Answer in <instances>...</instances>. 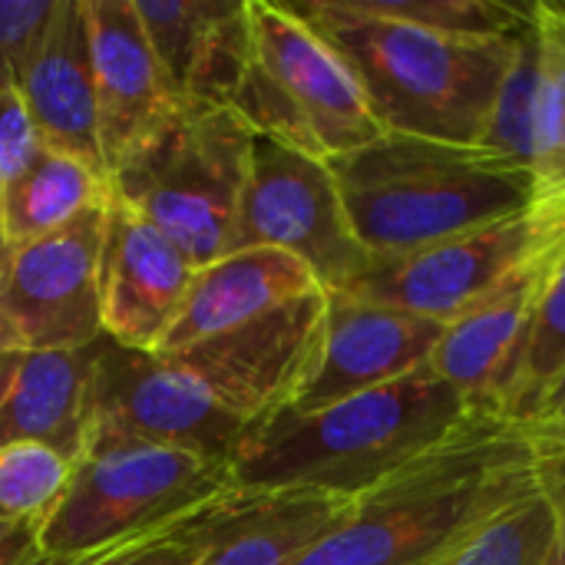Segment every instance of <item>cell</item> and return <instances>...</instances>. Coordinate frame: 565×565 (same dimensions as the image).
<instances>
[{
	"label": "cell",
	"mask_w": 565,
	"mask_h": 565,
	"mask_svg": "<svg viewBox=\"0 0 565 565\" xmlns=\"http://www.w3.org/2000/svg\"><path fill=\"white\" fill-rule=\"evenodd\" d=\"M536 493L540 450L526 424L470 414L444 444L358 497L295 565H447Z\"/></svg>",
	"instance_id": "cell-1"
},
{
	"label": "cell",
	"mask_w": 565,
	"mask_h": 565,
	"mask_svg": "<svg viewBox=\"0 0 565 565\" xmlns=\"http://www.w3.org/2000/svg\"><path fill=\"white\" fill-rule=\"evenodd\" d=\"M354 73L377 126L454 146H483L520 36H454L367 13L358 0L288 3Z\"/></svg>",
	"instance_id": "cell-2"
},
{
	"label": "cell",
	"mask_w": 565,
	"mask_h": 565,
	"mask_svg": "<svg viewBox=\"0 0 565 565\" xmlns=\"http://www.w3.org/2000/svg\"><path fill=\"white\" fill-rule=\"evenodd\" d=\"M470 414L430 367L315 414L281 411L232 454V490H318L358 500L444 444Z\"/></svg>",
	"instance_id": "cell-3"
},
{
	"label": "cell",
	"mask_w": 565,
	"mask_h": 565,
	"mask_svg": "<svg viewBox=\"0 0 565 565\" xmlns=\"http://www.w3.org/2000/svg\"><path fill=\"white\" fill-rule=\"evenodd\" d=\"M358 242L394 262L510 218L533 202L530 169L487 146L384 132L328 162Z\"/></svg>",
	"instance_id": "cell-4"
},
{
	"label": "cell",
	"mask_w": 565,
	"mask_h": 565,
	"mask_svg": "<svg viewBox=\"0 0 565 565\" xmlns=\"http://www.w3.org/2000/svg\"><path fill=\"white\" fill-rule=\"evenodd\" d=\"M252 142L235 109L179 103L109 172V189L205 268L232 248Z\"/></svg>",
	"instance_id": "cell-5"
},
{
	"label": "cell",
	"mask_w": 565,
	"mask_h": 565,
	"mask_svg": "<svg viewBox=\"0 0 565 565\" xmlns=\"http://www.w3.org/2000/svg\"><path fill=\"white\" fill-rule=\"evenodd\" d=\"M252 60L232 109L255 136L331 162L384 136L328 40L288 3L248 0Z\"/></svg>",
	"instance_id": "cell-6"
},
{
	"label": "cell",
	"mask_w": 565,
	"mask_h": 565,
	"mask_svg": "<svg viewBox=\"0 0 565 565\" xmlns=\"http://www.w3.org/2000/svg\"><path fill=\"white\" fill-rule=\"evenodd\" d=\"M232 493L225 460L159 444L89 447L73 463L70 487L36 530L40 556L93 553L169 526Z\"/></svg>",
	"instance_id": "cell-7"
},
{
	"label": "cell",
	"mask_w": 565,
	"mask_h": 565,
	"mask_svg": "<svg viewBox=\"0 0 565 565\" xmlns=\"http://www.w3.org/2000/svg\"><path fill=\"white\" fill-rule=\"evenodd\" d=\"M563 245L565 209L533 199L530 209L477 232L447 238L394 262H374L364 278L338 295L450 324L536 258Z\"/></svg>",
	"instance_id": "cell-8"
},
{
	"label": "cell",
	"mask_w": 565,
	"mask_h": 565,
	"mask_svg": "<svg viewBox=\"0 0 565 565\" xmlns=\"http://www.w3.org/2000/svg\"><path fill=\"white\" fill-rule=\"evenodd\" d=\"M238 248L295 255L328 295L348 291L374 265L351 228L328 162L265 136L252 142L228 252Z\"/></svg>",
	"instance_id": "cell-9"
},
{
	"label": "cell",
	"mask_w": 565,
	"mask_h": 565,
	"mask_svg": "<svg viewBox=\"0 0 565 565\" xmlns=\"http://www.w3.org/2000/svg\"><path fill=\"white\" fill-rule=\"evenodd\" d=\"M252 430L172 358L103 341L86 394L83 450L159 444L228 463Z\"/></svg>",
	"instance_id": "cell-10"
},
{
	"label": "cell",
	"mask_w": 565,
	"mask_h": 565,
	"mask_svg": "<svg viewBox=\"0 0 565 565\" xmlns=\"http://www.w3.org/2000/svg\"><path fill=\"white\" fill-rule=\"evenodd\" d=\"M106 205L10 248L0 285V334L13 348L70 351L103 338L99 245Z\"/></svg>",
	"instance_id": "cell-11"
},
{
	"label": "cell",
	"mask_w": 565,
	"mask_h": 565,
	"mask_svg": "<svg viewBox=\"0 0 565 565\" xmlns=\"http://www.w3.org/2000/svg\"><path fill=\"white\" fill-rule=\"evenodd\" d=\"M324 315L328 291H311L166 358L202 381L245 424L258 427L281 414L308 381L318 361Z\"/></svg>",
	"instance_id": "cell-12"
},
{
	"label": "cell",
	"mask_w": 565,
	"mask_h": 565,
	"mask_svg": "<svg viewBox=\"0 0 565 565\" xmlns=\"http://www.w3.org/2000/svg\"><path fill=\"white\" fill-rule=\"evenodd\" d=\"M440 334V321L371 305L351 295H328L318 361L285 411L315 414L354 394L411 377L430 367Z\"/></svg>",
	"instance_id": "cell-13"
},
{
	"label": "cell",
	"mask_w": 565,
	"mask_h": 565,
	"mask_svg": "<svg viewBox=\"0 0 565 565\" xmlns=\"http://www.w3.org/2000/svg\"><path fill=\"white\" fill-rule=\"evenodd\" d=\"M195 265L132 205L109 195L99 245L103 338L119 348L156 354L169 334Z\"/></svg>",
	"instance_id": "cell-14"
},
{
	"label": "cell",
	"mask_w": 565,
	"mask_h": 565,
	"mask_svg": "<svg viewBox=\"0 0 565 565\" xmlns=\"http://www.w3.org/2000/svg\"><path fill=\"white\" fill-rule=\"evenodd\" d=\"M563 255L565 245L536 258L490 298L444 324L430 371L450 384L473 414L510 417L536 305Z\"/></svg>",
	"instance_id": "cell-15"
},
{
	"label": "cell",
	"mask_w": 565,
	"mask_h": 565,
	"mask_svg": "<svg viewBox=\"0 0 565 565\" xmlns=\"http://www.w3.org/2000/svg\"><path fill=\"white\" fill-rule=\"evenodd\" d=\"M169 93L185 106H228L252 60L248 0H132Z\"/></svg>",
	"instance_id": "cell-16"
},
{
	"label": "cell",
	"mask_w": 565,
	"mask_h": 565,
	"mask_svg": "<svg viewBox=\"0 0 565 565\" xmlns=\"http://www.w3.org/2000/svg\"><path fill=\"white\" fill-rule=\"evenodd\" d=\"M17 89L40 146L106 172L93 79V46L83 0H60L56 13L17 73Z\"/></svg>",
	"instance_id": "cell-17"
},
{
	"label": "cell",
	"mask_w": 565,
	"mask_h": 565,
	"mask_svg": "<svg viewBox=\"0 0 565 565\" xmlns=\"http://www.w3.org/2000/svg\"><path fill=\"white\" fill-rule=\"evenodd\" d=\"M93 46L99 142L113 172L179 103L149 46L132 0H83Z\"/></svg>",
	"instance_id": "cell-18"
},
{
	"label": "cell",
	"mask_w": 565,
	"mask_h": 565,
	"mask_svg": "<svg viewBox=\"0 0 565 565\" xmlns=\"http://www.w3.org/2000/svg\"><path fill=\"white\" fill-rule=\"evenodd\" d=\"M324 291L295 255L278 248H238L195 268L185 301L156 354L185 351L205 338L248 324L295 298Z\"/></svg>",
	"instance_id": "cell-19"
},
{
	"label": "cell",
	"mask_w": 565,
	"mask_h": 565,
	"mask_svg": "<svg viewBox=\"0 0 565 565\" xmlns=\"http://www.w3.org/2000/svg\"><path fill=\"white\" fill-rule=\"evenodd\" d=\"M351 503L318 490H232L199 565H295Z\"/></svg>",
	"instance_id": "cell-20"
},
{
	"label": "cell",
	"mask_w": 565,
	"mask_h": 565,
	"mask_svg": "<svg viewBox=\"0 0 565 565\" xmlns=\"http://www.w3.org/2000/svg\"><path fill=\"white\" fill-rule=\"evenodd\" d=\"M106 338L70 351H26L0 407V447L43 444L79 460L86 440V394Z\"/></svg>",
	"instance_id": "cell-21"
},
{
	"label": "cell",
	"mask_w": 565,
	"mask_h": 565,
	"mask_svg": "<svg viewBox=\"0 0 565 565\" xmlns=\"http://www.w3.org/2000/svg\"><path fill=\"white\" fill-rule=\"evenodd\" d=\"M109 195L113 189L103 172L40 146L0 189V232L10 248H20L106 205Z\"/></svg>",
	"instance_id": "cell-22"
},
{
	"label": "cell",
	"mask_w": 565,
	"mask_h": 565,
	"mask_svg": "<svg viewBox=\"0 0 565 565\" xmlns=\"http://www.w3.org/2000/svg\"><path fill=\"white\" fill-rule=\"evenodd\" d=\"M533 36L540 60L533 199L565 209V3H533Z\"/></svg>",
	"instance_id": "cell-23"
},
{
	"label": "cell",
	"mask_w": 565,
	"mask_h": 565,
	"mask_svg": "<svg viewBox=\"0 0 565 565\" xmlns=\"http://www.w3.org/2000/svg\"><path fill=\"white\" fill-rule=\"evenodd\" d=\"M228 497L232 493L212 500L209 507L169 526H159L152 533H142V536L93 550V553H79V556H40L33 550V540H23L3 565H199Z\"/></svg>",
	"instance_id": "cell-24"
},
{
	"label": "cell",
	"mask_w": 565,
	"mask_h": 565,
	"mask_svg": "<svg viewBox=\"0 0 565 565\" xmlns=\"http://www.w3.org/2000/svg\"><path fill=\"white\" fill-rule=\"evenodd\" d=\"M73 477V460L43 444L0 447V530L33 533L60 507Z\"/></svg>",
	"instance_id": "cell-25"
},
{
	"label": "cell",
	"mask_w": 565,
	"mask_h": 565,
	"mask_svg": "<svg viewBox=\"0 0 565 565\" xmlns=\"http://www.w3.org/2000/svg\"><path fill=\"white\" fill-rule=\"evenodd\" d=\"M553 553L556 513L540 490L480 530L447 565H553Z\"/></svg>",
	"instance_id": "cell-26"
},
{
	"label": "cell",
	"mask_w": 565,
	"mask_h": 565,
	"mask_svg": "<svg viewBox=\"0 0 565 565\" xmlns=\"http://www.w3.org/2000/svg\"><path fill=\"white\" fill-rule=\"evenodd\" d=\"M565 367V255L556 262L543 298L536 305V318L530 328V341L523 351L510 417L526 420V414L536 407L543 391L559 377Z\"/></svg>",
	"instance_id": "cell-27"
},
{
	"label": "cell",
	"mask_w": 565,
	"mask_h": 565,
	"mask_svg": "<svg viewBox=\"0 0 565 565\" xmlns=\"http://www.w3.org/2000/svg\"><path fill=\"white\" fill-rule=\"evenodd\" d=\"M536 89H540V60H536V36L530 26L520 36L513 70L503 83L483 142L487 149L530 169V175H533V142H536Z\"/></svg>",
	"instance_id": "cell-28"
},
{
	"label": "cell",
	"mask_w": 565,
	"mask_h": 565,
	"mask_svg": "<svg viewBox=\"0 0 565 565\" xmlns=\"http://www.w3.org/2000/svg\"><path fill=\"white\" fill-rule=\"evenodd\" d=\"M60 0H0V79H17Z\"/></svg>",
	"instance_id": "cell-29"
},
{
	"label": "cell",
	"mask_w": 565,
	"mask_h": 565,
	"mask_svg": "<svg viewBox=\"0 0 565 565\" xmlns=\"http://www.w3.org/2000/svg\"><path fill=\"white\" fill-rule=\"evenodd\" d=\"M40 149L26 106L13 79H0V189L30 162Z\"/></svg>",
	"instance_id": "cell-30"
},
{
	"label": "cell",
	"mask_w": 565,
	"mask_h": 565,
	"mask_svg": "<svg viewBox=\"0 0 565 565\" xmlns=\"http://www.w3.org/2000/svg\"><path fill=\"white\" fill-rule=\"evenodd\" d=\"M520 424H526V430L533 434L540 457H553L565 463V367Z\"/></svg>",
	"instance_id": "cell-31"
},
{
	"label": "cell",
	"mask_w": 565,
	"mask_h": 565,
	"mask_svg": "<svg viewBox=\"0 0 565 565\" xmlns=\"http://www.w3.org/2000/svg\"><path fill=\"white\" fill-rule=\"evenodd\" d=\"M540 490L553 503L556 513V553L553 565H565V463L553 457H540Z\"/></svg>",
	"instance_id": "cell-32"
},
{
	"label": "cell",
	"mask_w": 565,
	"mask_h": 565,
	"mask_svg": "<svg viewBox=\"0 0 565 565\" xmlns=\"http://www.w3.org/2000/svg\"><path fill=\"white\" fill-rule=\"evenodd\" d=\"M23 354H26V351L13 348V344L0 334V407H3V397H7V391H10V381H13V374H17Z\"/></svg>",
	"instance_id": "cell-33"
},
{
	"label": "cell",
	"mask_w": 565,
	"mask_h": 565,
	"mask_svg": "<svg viewBox=\"0 0 565 565\" xmlns=\"http://www.w3.org/2000/svg\"><path fill=\"white\" fill-rule=\"evenodd\" d=\"M23 540H33V533H20V530H0V565L7 563V556L23 543Z\"/></svg>",
	"instance_id": "cell-34"
},
{
	"label": "cell",
	"mask_w": 565,
	"mask_h": 565,
	"mask_svg": "<svg viewBox=\"0 0 565 565\" xmlns=\"http://www.w3.org/2000/svg\"><path fill=\"white\" fill-rule=\"evenodd\" d=\"M7 262H10V245L0 232V285H3V271H7Z\"/></svg>",
	"instance_id": "cell-35"
}]
</instances>
